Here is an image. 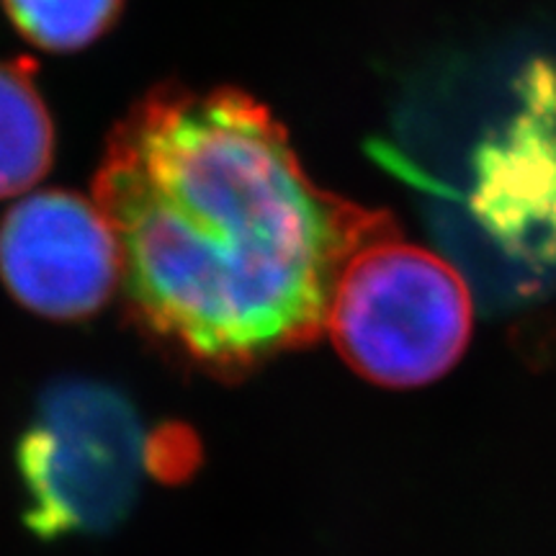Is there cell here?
Listing matches in <instances>:
<instances>
[{
	"instance_id": "obj_1",
	"label": "cell",
	"mask_w": 556,
	"mask_h": 556,
	"mask_svg": "<svg viewBox=\"0 0 556 556\" xmlns=\"http://www.w3.org/2000/svg\"><path fill=\"white\" fill-rule=\"evenodd\" d=\"M90 197L139 330L222 379L317 343L353 255L400 235L387 212L319 189L238 88H150L109 131Z\"/></svg>"
},
{
	"instance_id": "obj_2",
	"label": "cell",
	"mask_w": 556,
	"mask_h": 556,
	"mask_svg": "<svg viewBox=\"0 0 556 556\" xmlns=\"http://www.w3.org/2000/svg\"><path fill=\"white\" fill-rule=\"evenodd\" d=\"M186 430L144 426L127 392L67 377L41 392L16 446L24 523L39 539L109 533L150 475H186Z\"/></svg>"
},
{
	"instance_id": "obj_3",
	"label": "cell",
	"mask_w": 556,
	"mask_h": 556,
	"mask_svg": "<svg viewBox=\"0 0 556 556\" xmlns=\"http://www.w3.org/2000/svg\"><path fill=\"white\" fill-rule=\"evenodd\" d=\"M471 296L454 266L400 235L371 242L340 274L328 332L353 371L413 389L451 371L471 338Z\"/></svg>"
},
{
	"instance_id": "obj_4",
	"label": "cell",
	"mask_w": 556,
	"mask_h": 556,
	"mask_svg": "<svg viewBox=\"0 0 556 556\" xmlns=\"http://www.w3.org/2000/svg\"><path fill=\"white\" fill-rule=\"evenodd\" d=\"M0 281L34 315H96L119 289L122 258L93 197L45 189L16 201L0 219Z\"/></svg>"
},
{
	"instance_id": "obj_5",
	"label": "cell",
	"mask_w": 556,
	"mask_h": 556,
	"mask_svg": "<svg viewBox=\"0 0 556 556\" xmlns=\"http://www.w3.org/2000/svg\"><path fill=\"white\" fill-rule=\"evenodd\" d=\"M546 88L533 80L531 106L479 165L475 193L492 238L533 266L556 263V99L546 109Z\"/></svg>"
},
{
	"instance_id": "obj_6",
	"label": "cell",
	"mask_w": 556,
	"mask_h": 556,
	"mask_svg": "<svg viewBox=\"0 0 556 556\" xmlns=\"http://www.w3.org/2000/svg\"><path fill=\"white\" fill-rule=\"evenodd\" d=\"M54 122L29 60H0V199L31 191L52 168Z\"/></svg>"
},
{
	"instance_id": "obj_7",
	"label": "cell",
	"mask_w": 556,
	"mask_h": 556,
	"mask_svg": "<svg viewBox=\"0 0 556 556\" xmlns=\"http://www.w3.org/2000/svg\"><path fill=\"white\" fill-rule=\"evenodd\" d=\"M26 41L39 50L67 54L106 37L124 11V0H0Z\"/></svg>"
}]
</instances>
